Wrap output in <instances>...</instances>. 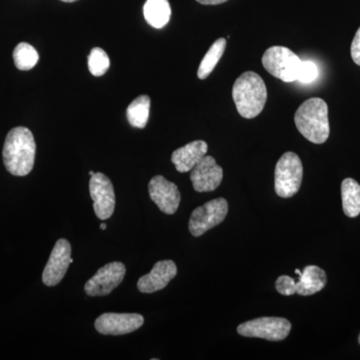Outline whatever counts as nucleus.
I'll return each instance as SVG.
<instances>
[{"instance_id":"1","label":"nucleus","mask_w":360,"mask_h":360,"mask_svg":"<svg viewBox=\"0 0 360 360\" xmlns=\"http://www.w3.org/2000/svg\"><path fill=\"white\" fill-rule=\"evenodd\" d=\"M37 144L32 132L18 127L7 134L4 146V162L7 172L14 176H25L34 167Z\"/></svg>"},{"instance_id":"2","label":"nucleus","mask_w":360,"mask_h":360,"mask_svg":"<svg viewBox=\"0 0 360 360\" xmlns=\"http://www.w3.org/2000/svg\"><path fill=\"white\" fill-rule=\"evenodd\" d=\"M232 97L239 115L251 120L264 110L267 99L266 85L257 73L246 71L234 82Z\"/></svg>"},{"instance_id":"3","label":"nucleus","mask_w":360,"mask_h":360,"mask_svg":"<svg viewBox=\"0 0 360 360\" xmlns=\"http://www.w3.org/2000/svg\"><path fill=\"white\" fill-rule=\"evenodd\" d=\"M295 122L298 131L312 143L328 141L330 134L328 106L323 99L312 97L304 101L296 110Z\"/></svg>"},{"instance_id":"4","label":"nucleus","mask_w":360,"mask_h":360,"mask_svg":"<svg viewBox=\"0 0 360 360\" xmlns=\"http://www.w3.org/2000/svg\"><path fill=\"white\" fill-rule=\"evenodd\" d=\"M303 167L300 156L285 153L277 161L274 172V188L277 195L283 198H292L302 186Z\"/></svg>"},{"instance_id":"5","label":"nucleus","mask_w":360,"mask_h":360,"mask_svg":"<svg viewBox=\"0 0 360 360\" xmlns=\"http://www.w3.org/2000/svg\"><path fill=\"white\" fill-rule=\"evenodd\" d=\"M302 63L295 52L284 46L269 47L262 56L265 70L283 82H297Z\"/></svg>"},{"instance_id":"6","label":"nucleus","mask_w":360,"mask_h":360,"mask_svg":"<svg viewBox=\"0 0 360 360\" xmlns=\"http://www.w3.org/2000/svg\"><path fill=\"white\" fill-rule=\"evenodd\" d=\"M291 323L281 317H262L239 324L238 333L245 338L281 341L290 335Z\"/></svg>"},{"instance_id":"7","label":"nucleus","mask_w":360,"mask_h":360,"mask_svg":"<svg viewBox=\"0 0 360 360\" xmlns=\"http://www.w3.org/2000/svg\"><path fill=\"white\" fill-rule=\"evenodd\" d=\"M229 212V203L220 198L208 201L205 205L193 210L189 220L188 229L193 236H202L206 231L213 229L224 221Z\"/></svg>"},{"instance_id":"8","label":"nucleus","mask_w":360,"mask_h":360,"mask_svg":"<svg viewBox=\"0 0 360 360\" xmlns=\"http://www.w3.org/2000/svg\"><path fill=\"white\" fill-rule=\"evenodd\" d=\"M127 274L122 262H110L97 270L96 274L85 283L84 291L89 296H105L120 286Z\"/></svg>"},{"instance_id":"9","label":"nucleus","mask_w":360,"mask_h":360,"mask_svg":"<svg viewBox=\"0 0 360 360\" xmlns=\"http://www.w3.org/2000/svg\"><path fill=\"white\" fill-rule=\"evenodd\" d=\"M90 198L94 200V210L99 219L112 217L115 208V193L111 180L101 172L90 176Z\"/></svg>"},{"instance_id":"10","label":"nucleus","mask_w":360,"mask_h":360,"mask_svg":"<svg viewBox=\"0 0 360 360\" xmlns=\"http://www.w3.org/2000/svg\"><path fill=\"white\" fill-rule=\"evenodd\" d=\"M72 262L70 243L65 238L58 239L42 274V281L45 285H58L63 281Z\"/></svg>"},{"instance_id":"11","label":"nucleus","mask_w":360,"mask_h":360,"mask_svg":"<svg viewBox=\"0 0 360 360\" xmlns=\"http://www.w3.org/2000/svg\"><path fill=\"white\" fill-rule=\"evenodd\" d=\"M144 319L137 314H103L97 317L94 328L103 335H123L143 326Z\"/></svg>"},{"instance_id":"12","label":"nucleus","mask_w":360,"mask_h":360,"mask_svg":"<svg viewBox=\"0 0 360 360\" xmlns=\"http://www.w3.org/2000/svg\"><path fill=\"white\" fill-rule=\"evenodd\" d=\"M148 193L151 200L161 212L174 214L179 210L181 195L179 187L174 182H170L161 175H156L149 181Z\"/></svg>"},{"instance_id":"13","label":"nucleus","mask_w":360,"mask_h":360,"mask_svg":"<svg viewBox=\"0 0 360 360\" xmlns=\"http://www.w3.org/2000/svg\"><path fill=\"white\" fill-rule=\"evenodd\" d=\"M191 172V180L198 193L215 191L224 179V170L210 155H205Z\"/></svg>"},{"instance_id":"14","label":"nucleus","mask_w":360,"mask_h":360,"mask_svg":"<svg viewBox=\"0 0 360 360\" xmlns=\"http://www.w3.org/2000/svg\"><path fill=\"white\" fill-rule=\"evenodd\" d=\"M177 267L172 260L156 262L151 271L137 281V288L142 293H153L167 288L176 276Z\"/></svg>"},{"instance_id":"15","label":"nucleus","mask_w":360,"mask_h":360,"mask_svg":"<svg viewBox=\"0 0 360 360\" xmlns=\"http://www.w3.org/2000/svg\"><path fill=\"white\" fill-rule=\"evenodd\" d=\"M208 146L205 141H195L182 146L172 153V161L177 172L184 174L191 169L206 155Z\"/></svg>"},{"instance_id":"16","label":"nucleus","mask_w":360,"mask_h":360,"mask_svg":"<svg viewBox=\"0 0 360 360\" xmlns=\"http://www.w3.org/2000/svg\"><path fill=\"white\" fill-rule=\"evenodd\" d=\"M295 274H298L296 281V293L302 296L315 295L323 290L326 286L328 277L324 270L315 265H309L304 269H295Z\"/></svg>"},{"instance_id":"17","label":"nucleus","mask_w":360,"mask_h":360,"mask_svg":"<svg viewBox=\"0 0 360 360\" xmlns=\"http://www.w3.org/2000/svg\"><path fill=\"white\" fill-rule=\"evenodd\" d=\"M146 22L155 28H162L169 22L172 15L168 0H148L143 6Z\"/></svg>"},{"instance_id":"18","label":"nucleus","mask_w":360,"mask_h":360,"mask_svg":"<svg viewBox=\"0 0 360 360\" xmlns=\"http://www.w3.org/2000/svg\"><path fill=\"white\" fill-rule=\"evenodd\" d=\"M341 198L345 214L356 217L360 214V186L352 179H345L341 184Z\"/></svg>"},{"instance_id":"19","label":"nucleus","mask_w":360,"mask_h":360,"mask_svg":"<svg viewBox=\"0 0 360 360\" xmlns=\"http://www.w3.org/2000/svg\"><path fill=\"white\" fill-rule=\"evenodd\" d=\"M150 104V97L144 96V94L136 97L129 104L127 110V116L131 127L141 129L146 127L148 122Z\"/></svg>"},{"instance_id":"20","label":"nucleus","mask_w":360,"mask_h":360,"mask_svg":"<svg viewBox=\"0 0 360 360\" xmlns=\"http://www.w3.org/2000/svg\"><path fill=\"white\" fill-rule=\"evenodd\" d=\"M225 47H226V40L224 39H219L213 42L198 68V77L200 79L203 80L210 77V73L224 56Z\"/></svg>"},{"instance_id":"21","label":"nucleus","mask_w":360,"mask_h":360,"mask_svg":"<svg viewBox=\"0 0 360 360\" xmlns=\"http://www.w3.org/2000/svg\"><path fill=\"white\" fill-rule=\"evenodd\" d=\"M14 65L20 70H32L39 60V52L32 45L20 42L13 51Z\"/></svg>"},{"instance_id":"22","label":"nucleus","mask_w":360,"mask_h":360,"mask_svg":"<svg viewBox=\"0 0 360 360\" xmlns=\"http://www.w3.org/2000/svg\"><path fill=\"white\" fill-rule=\"evenodd\" d=\"M110 60L103 49L96 47L89 56V70L94 77H103L110 70Z\"/></svg>"},{"instance_id":"23","label":"nucleus","mask_w":360,"mask_h":360,"mask_svg":"<svg viewBox=\"0 0 360 360\" xmlns=\"http://www.w3.org/2000/svg\"><path fill=\"white\" fill-rule=\"evenodd\" d=\"M317 75H319V70L314 63L302 61L300 73H298L297 82H302V84H310L316 79Z\"/></svg>"},{"instance_id":"24","label":"nucleus","mask_w":360,"mask_h":360,"mask_svg":"<svg viewBox=\"0 0 360 360\" xmlns=\"http://www.w3.org/2000/svg\"><path fill=\"white\" fill-rule=\"evenodd\" d=\"M276 290L283 295H293L296 293V281L292 277L281 276L276 283Z\"/></svg>"},{"instance_id":"25","label":"nucleus","mask_w":360,"mask_h":360,"mask_svg":"<svg viewBox=\"0 0 360 360\" xmlns=\"http://www.w3.org/2000/svg\"><path fill=\"white\" fill-rule=\"evenodd\" d=\"M350 53H352V60L354 61V63L360 66V27L355 33L354 39L352 40Z\"/></svg>"},{"instance_id":"26","label":"nucleus","mask_w":360,"mask_h":360,"mask_svg":"<svg viewBox=\"0 0 360 360\" xmlns=\"http://www.w3.org/2000/svg\"><path fill=\"white\" fill-rule=\"evenodd\" d=\"M203 6H217V4H224V2L229 1V0H196Z\"/></svg>"},{"instance_id":"27","label":"nucleus","mask_w":360,"mask_h":360,"mask_svg":"<svg viewBox=\"0 0 360 360\" xmlns=\"http://www.w3.org/2000/svg\"><path fill=\"white\" fill-rule=\"evenodd\" d=\"M106 226H108V225H106L105 224H101V229H103V231H105Z\"/></svg>"},{"instance_id":"28","label":"nucleus","mask_w":360,"mask_h":360,"mask_svg":"<svg viewBox=\"0 0 360 360\" xmlns=\"http://www.w3.org/2000/svg\"><path fill=\"white\" fill-rule=\"evenodd\" d=\"M60 1L68 2V4H70V2L77 1V0H60Z\"/></svg>"},{"instance_id":"29","label":"nucleus","mask_w":360,"mask_h":360,"mask_svg":"<svg viewBox=\"0 0 360 360\" xmlns=\"http://www.w3.org/2000/svg\"><path fill=\"white\" fill-rule=\"evenodd\" d=\"M94 174H96V172H89V175H90V176H92V175H94Z\"/></svg>"},{"instance_id":"30","label":"nucleus","mask_w":360,"mask_h":360,"mask_svg":"<svg viewBox=\"0 0 360 360\" xmlns=\"http://www.w3.org/2000/svg\"><path fill=\"white\" fill-rule=\"evenodd\" d=\"M359 343H360V335H359Z\"/></svg>"}]
</instances>
